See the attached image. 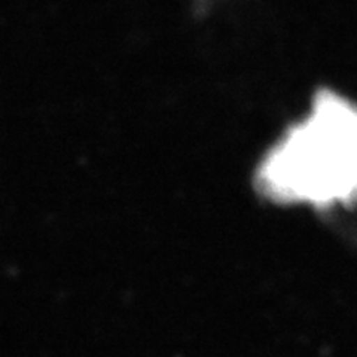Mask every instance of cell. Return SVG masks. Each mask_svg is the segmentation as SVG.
Segmentation results:
<instances>
[{"instance_id": "cell-1", "label": "cell", "mask_w": 357, "mask_h": 357, "mask_svg": "<svg viewBox=\"0 0 357 357\" xmlns=\"http://www.w3.org/2000/svg\"><path fill=\"white\" fill-rule=\"evenodd\" d=\"M262 177L273 192L310 203L357 197V103L316 96L265 155Z\"/></svg>"}]
</instances>
